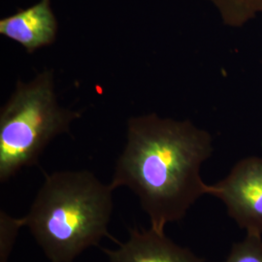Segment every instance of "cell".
Returning a JSON list of instances; mask_svg holds the SVG:
<instances>
[{
	"instance_id": "1",
	"label": "cell",
	"mask_w": 262,
	"mask_h": 262,
	"mask_svg": "<svg viewBox=\"0 0 262 262\" xmlns=\"http://www.w3.org/2000/svg\"><path fill=\"white\" fill-rule=\"evenodd\" d=\"M214 150L211 134L189 121L152 113L127 122V142L117 161L114 189L128 187L138 197L150 227H165L184 219L203 195L202 164Z\"/></svg>"
},
{
	"instance_id": "4",
	"label": "cell",
	"mask_w": 262,
	"mask_h": 262,
	"mask_svg": "<svg viewBox=\"0 0 262 262\" xmlns=\"http://www.w3.org/2000/svg\"><path fill=\"white\" fill-rule=\"evenodd\" d=\"M207 194L220 199L241 228L262 235V157L239 160L226 177L208 185Z\"/></svg>"
},
{
	"instance_id": "5",
	"label": "cell",
	"mask_w": 262,
	"mask_h": 262,
	"mask_svg": "<svg viewBox=\"0 0 262 262\" xmlns=\"http://www.w3.org/2000/svg\"><path fill=\"white\" fill-rule=\"evenodd\" d=\"M109 262H204L188 248L154 228L131 229L125 242L116 249H105Z\"/></svg>"
},
{
	"instance_id": "7",
	"label": "cell",
	"mask_w": 262,
	"mask_h": 262,
	"mask_svg": "<svg viewBox=\"0 0 262 262\" xmlns=\"http://www.w3.org/2000/svg\"><path fill=\"white\" fill-rule=\"evenodd\" d=\"M224 262H262V235L247 232L241 242L233 245Z\"/></svg>"
},
{
	"instance_id": "6",
	"label": "cell",
	"mask_w": 262,
	"mask_h": 262,
	"mask_svg": "<svg viewBox=\"0 0 262 262\" xmlns=\"http://www.w3.org/2000/svg\"><path fill=\"white\" fill-rule=\"evenodd\" d=\"M56 31L57 21L50 0H40L28 9L0 19V34L17 42L29 54L52 45Z\"/></svg>"
},
{
	"instance_id": "8",
	"label": "cell",
	"mask_w": 262,
	"mask_h": 262,
	"mask_svg": "<svg viewBox=\"0 0 262 262\" xmlns=\"http://www.w3.org/2000/svg\"><path fill=\"white\" fill-rule=\"evenodd\" d=\"M23 228L19 217H13L6 212L0 214V262H7L12 249L19 233Z\"/></svg>"
},
{
	"instance_id": "2",
	"label": "cell",
	"mask_w": 262,
	"mask_h": 262,
	"mask_svg": "<svg viewBox=\"0 0 262 262\" xmlns=\"http://www.w3.org/2000/svg\"><path fill=\"white\" fill-rule=\"evenodd\" d=\"M113 188L89 171L45 177L27 215L19 217L50 262H73L109 236Z\"/></svg>"
},
{
	"instance_id": "3",
	"label": "cell",
	"mask_w": 262,
	"mask_h": 262,
	"mask_svg": "<svg viewBox=\"0 0 262 262\" xmlns=\"http://www.w3.org/2000/svg\"><path fill=\"white\" fill-rule=\"evenodd\" d=\"M80 113L59 106L52 70L25 83L19 80L0 110V181L35 165L48 144L69 130Z\"/></svg>"
}]
</instances>
